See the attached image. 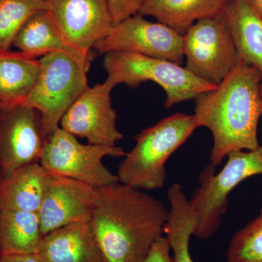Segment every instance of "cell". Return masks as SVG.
<instances>
[{
  "instance_id": "26",
  "label": "cell",
  "mask_w": 262,
  "mask_h": 262,
  "mask_svg": "<svg viewBox=\"0 0 262 262\" xmlns=\"http://www.w3.org/2000/svg\"><path fill=\"white\" fill-rule=\"evenodd\" d=\"M0 262H43L37 253L32 254H2Z\"/></svg>"
},
{
  "instance_id": "22",
  "label": "cell",
  "mask_w": 262,
  "mask_h": 262,
  "mask_svg": "<svg viewBox=\"0 0 262 262\" xmlns=\"http://www.w3.org/2000/svg\"><path fill=\"white\" fill-rule=\"evenodd\" d=\"M46 0H0V51H8L31 17L45 10Z\"/></svg>"
},
{
  "instance_id": "20",
  "label": "cell",
  "mask_w": 262,
  "mask_h": 262,
  "mask_svg": "<svg viewBox=\"0 0 262 262\" xmlns=\"http://www.w3.org/2000/svg\"><path fill=\"white\" fill-rule=\"evenodd\" d=\"M168 199L170 208L163 232L173 252L172 261L194 262L189 251V241L194 235L198 216L191 207L189 199L177 183L169 188Z\"/></svg>"
},
{
  "instance_id": "8",
  "label": "cell",
  "mask_w": 262,
  "mask_h": 262,
  "mask_svg": "<svg viewBox=\"0 0 262 262\" xmlns=\"http://www.w3.org/2000/svg\"><path fill=\"white\" fill-rule=\"evenodd\" d=\"M182 52L188 71L216 85L239 63L225 14L193 24L182 35Z\"/></svg>"
},
{
  "instance_id": "10",
  "label": "cell",
  "mask_w": 262,
  "mask_h": 262,
  "mask_svg": "<svg viewBox=\"0 0 262 262\" xmlns=\"http://www.w3.org/2000/svg\"><path fill=\"white\" fill-rule=\"evenodd\" d=\"M117 84L107 79L87 87L62 117L60 127L89 144L113 146L122 139L117 126V114L111 93Z\"/></svg>"
},
{
  "instance_id": "6",
  "label": "cell",
  "mask_w": 262,
  "mask_h": 262,
  "mask_svg": "<svg viewBox=\"0 0 262 262\" xmlns=\"http://www.w3.org/2000/svg\"><path fill=\"white\" fill-rule=\"evenodd\" d=\"M39 77L24 105L40 115L48 139L60 127L62 117L89 87L88 72L64 53L41 57Z\"/></svg>"
},
{
  "instance_id": "2",
  "label": "cell",
  "mask_w": 262,
  "mask_h": 262,
  "mask_svg": "<svg viewBox=\"0 0 262 262\" xmlns=\"http://www.w3.org/2000/svg\"><path fill=\"white\" fill-rule=\"evenodd\" d=\"M262 76L255 67L239 62L214 89L194 98L198 127L211 131V164L219 166L229 153L260 146L258 125L262 116L259 86Z\"/></svg>"
},
{
  "instance_id": "25",
  "label": "cell",
  "mask_w": 262,
  "mask_h": 262,
  "mask_svg": "<svg viewBox=\"0 0 262 262\" xmlns=\"http://www.w3.org/2000/svg\"><path fill=\"white\" fill-rule=\"evenodd\" d=\"M170 246L165 236L157 239L142 262H173Z\"/></svg>"
},
{
  "instance_id": "4",
  "label": "cell",
  "mask_w": 262,
  "mask_h": 262,
  "mask_svg": "<svg viewBox=\"0 0 262 262\" xmlns=\"http://www.w3.org/2000/svg\"><path fill=\"white\" fill-rule=\"evenodd\" d=\"M227 158L218 173L211 164L204 168L200 175V187L189 199L198 216L194 235L199 239L209 238L220 228L234 188L249 177L262 175V145L251 151H232Z\"/></svg>"
},
{
  "instance_id": "30",
  "label": "cell",
  "mask_w": 262,
  "mask_h": 262,
  "mask_svg": "<svg viewBox=\"0 0 262 262\" xmlns=\"http://www.w3.org/2000/svg\"><path fill=\"white\" fill-rule=\"evenodd\" d=\"M1 255H2V253H1V252H0V256H1Z\"/></svg>"
},
{
  "instance_id": "9",
  "label": "cell",
  "mask_w": 262,
  "mask_h": 262,
  "mask_svg": "<svg viewBox=\"0 0 262 262\" xmlns=\"http://www.w3.org/2000/svg\"><path fill=\"white\" fill-rule=\"evenodd\" d=\"M94 48L101 54L126 52L168 60L179 65L184 61L182 35L165 24L146 20L139 13L113 25Z\"/></svg>"
},
{
  "instance_id": "12",
  "label": "cell",
  "mask_w": 262,
  "mask_h": 262,
  "mask_svg": "<svg viewBox=\"0 0 262 262\" xmlns=\"http://www.w3.org/2000/svg\"><path fill=\"white\" fill-rule=\"evenodd\" d=\"M45 10L66 39L85 54L114 25L107 0H46Z\"/></svg>"
},
{
  "instance_id": "23",
  "label": "cell",
  "mask_w": 262,
  "mask_h": 262,
  "mask_svg": "<svg viewBox=\"0 0 262 262\" xmlns=\"http://www.w3.org/2000/svg\"><path fill=\"white\" fill-rule=\"evenodd\" d=\"M228 262H262V210L234 234L227 249Z\"/></svg>"
},
{
  "instance_id": "5",
  "label": "cell",
  "mask_w": 262,
  "mask_h": 262,
  "mask_svg": "<svg viewBox=\"0 0 262 262\" xmlns=\"http://www.w3.org/2000/svg\"><path fill=\"white\" fill-rule=\"evenodd\" d=\"M104 55L103 68L117 85L124 84L135 89L143 82H155L166 94L165 108L194 99L216 87V84L196 77L182 65L168 60L126 52H110Z\"/></svg>"
},
{
  "instance_id": "3",
  "label": "cell",
  "mask_w": 262,
  "mask_h": 262,
  "mask_svg": "<svg viewBox=\"0 0 262 262\" xmlns=\"http://www.w3.org/2000/svg\"><path fill=\"white\" fill-rule=\"evenodd\" d=\"M198 127L194 115L176 113L141 131L118 166L119 182L141 190L163 188L167 160Z\"/></svg>"
},
{
  "instance_id": "27",
  "label": "cell",
  "mask_w": 262,
  "mask_h": 262,
  "mask_svg": "<svg viewBox=\"0 0 262 262\" xmlns=\"http://www.w3.org/2000/svg\"><path fill=\"white\" fill-rule=\"evenodd\" d=\"M256 9L262 15V0H251Z\"/></svg>"
},
{
  "instance_id": "16",
  "label": "cell",
  "mask_w": 262,
  "mask_h": 262,
  "mask_svg": "<svg viewBox=\"0 0 262 262\" xmlns=\"http://www.w3.org/2000/svg\"><path fill=\"white\" fill-rule=\"evenodd\" d=\"M225 15L239 62L262 76V15L251 0H231Z\"/></svg>"
},
{
  "instance_id": "15",
  "label": "cell",
  "mask_w": 262,
  "mask_h": 262,
  "mask_svg": "<svg viewBox=\"0 0 262 262\" xmlns=\"http://www.w3.org/2000/svg\"><path fill=\"white\" fill-rule=\"evenodd\" d=\"M13 46L37 58L50 53H64L87 72L91 67V54H85L70 44L46 10L38 12L26 22L15 36Z\"/></svg>"
},
{
  "instance_id": "1",
  "label": "cell",
  "mask_w": 262,
  "mask_h": 262,
  "mask_svg": "<svg viewBox=\"0 0 262 262\" xmlns=\"http://www.w3.org/2000/svg\"><path fill=\"white\" fill-rule=\"evenodd\" d=\"M91 223L106 262H142L164 233L169 208L120 182L97 188Z\"/></svg>"
},
{
  "instance_id": "19",
  "label": "cell",
  "mask_w": 262,
  "mask_h": 262,
  "mask_svg": "<svg viewBox=\"0 0 262 262\" xmlns=\"http://www.w3.org/2000/svg\"><path fill=\"white\" fill-rule=\"evenodd\" d=\"M39 59L20 51H0V108L24 104L39 77Z\"/></svg>"
},
{
  "instance_id": "29",
  "label": "cell",
  "mask_w": 262,
  "mask_h": 262,
  "mask_svg": "<svg viewBox=\"0 0 262 262\" xmlns=\"http://www.w3.org/2000/svg\"><path fill=\"white\" fill-rule=\"evenodd\" d=\"M259 90H260V94H261V98H262V82L261 84H260Z\"/></svg>"
},
{
  "instance_id": "7",
  "label": "cell",
  "mask_w": 262,
  "mask_h": 262,
  "mask_svg": "<svg viewBox=\"0 0 262 262\" xmlns=\"http://www.w3.org/2000/svg\"><path fill=\"white\" fill-rule=\"evenodd\" d=\"M125 155L120 146L82 144L76 136L58 127L48 139L39 163L48 173L98 188L120 182L103 165V158Z\"/></svg>"
},
{
  "instance_id": "13",
  "label": "cell",
  "mask_w": 262,
  "mask_h": 262,
  "mask_svg": "<svg viewBox=\"0 0 262 262\" xmlns=\"http://www.w3.org/2000/svg\"><path fill=\"white\" fill-rule=\"evenodd\" d=\"M97 196V188L50 173L38 212L43 236L63 226L91 222Z\"/></svg>"
},
{
  "instance_id": "17",
  "label": "cell",
  "mask_w": 262,
  "mask_h": 262,
  "mask_svg": "<svg viewBox=\"0 0 262 262\" xmlns=\"http://www.w3.org/2000/svg\"><path fill=\"white\" fill-rule=\"evenodd\" d=\"M231 0H144L138 13L154 17L183 35L202 19L225 14Z\"/></svg>"
},
{
  "instance_id": "14",
  "label": "cell",
  "mask_w": 262,
  "mask_h": 262,
  "mask_svg": "<svg viewBox=\"0 0 262 262\" xmlns=\"http://www.w3.org/2000/svg\"><path fill=\"white\" fill-rule=\"evenodd\" d=\"M37 254L43 262H106L91 222L52 231L43 237Z\"/></svg>"
},
{
  "instance_id": "18",
  "label": "cell",
  "mask_w": 262,
  "mask_h": 262,
  "mask_svg": "<svg viewBox=\"0 0 262 262\" xmlns=\"http://www.w3.org/2000/svg\"><path fill=\"white\" fill-rule=\"evenodd\" d=\"M50 173L39 163L18 169L0 183V210L37 213L42 206Z\"/></svg>"
},
{
  "instance_id": "21",
  "label": "cell",
  "mask_w": 262,
  "mask_h": 262,
  "mask_svg": "<svg viewBox=\"0 0 262 262\" xmlns=\"http://www.w3.org/2000/svg\"><path fill=\"white\" fill-rule=\"evenodd\" d=\"M43 237L37 213L0 210L2 254L37 253Z\"/></svg>"
},
{
  "instance_id": "28",
  "label": "cell",
  "mask_w": 262,
  "mask_h": 262,
  "mask_svg": "<svg viewBox=\"0 0 262 262\" xmlns=\"http://www.w3.org/2000/svg\"><path fill=\"white\" fill-rule=\"evenodd\" d=\"M3 179V172H2L1 168H0V183H1L2 180Z\"/></svg>"
},
{
  "instance_id": "24",
  "label": "cell",
  "mask_w": 262,
  "mask_h": 262,
  "mask_svg": "<svg viewBox=\"0 0 262 262\" xmlns=\"http://www.w3.org/2000/svg\"><path fill=\"white\" fill-rule=\"evenodd\" d=\"M114 25L137 14L144 0H107Z\"/></svg>"
},
{
  "instance_id": "11",
  "label": "cell",
  "mask_w": 262,
  "mask_h": 262,
  "mask_svg": "<svg viewBox=\"0 0 262 262\" xmlns=\"http://www.w3.org/2000/svg\"><path fill=\"white\" fill-rule=\"evenodd\" d=\"M48 139L39 113L26 105L0 108V168L3 178L39 163Z\"/></svg>"
}]
</instances>
